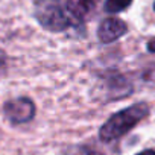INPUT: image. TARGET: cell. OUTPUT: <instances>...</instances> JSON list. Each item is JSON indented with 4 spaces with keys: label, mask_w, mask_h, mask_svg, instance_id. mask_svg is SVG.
Returning a JSON list of instances; mask_svg holds the SVG:
<instances>
[{
    "label": "cell",
    "mask_w": 155,
    "mask_h": 155,
    "mask_svg": "<svg viewBox=\"0 0 155 155\" xmlns=\"http://www.w3.org/2000/svg\"><path fill=\"white\" fill-rule=\"evenodd\" d=\"M3 116L12 125H23L35 117V104L29 97H15L3 104Z\"/></svg>",
    "instance_id": "3957f363"
},
{
    "label": "cell",
    "mask_w": 155,
    "mask_h": 155,
    "mask_svg": "<svg viewBox=\"0 0 155 155\" xmlns=\"http://www.w3.org/2000/svg\"><path fill=\"white\" fill-rule=\"evenodd\" d=\"M101 0H67L65 8L74 23H85L94 15Z\"/></svg>",
    "instance_id": "277c9868"
},
{
    "label": "cell",
    "mask_w": 155,
    "mask_h": 155,
    "mask_svg": "<svg viewBox=\"0 0 155 155\" xmlns=\"http://www.w3.org/2000/svg\"><path fill=\"white\" fill-rule=\"evenodd\" d=\"M70 155H97V153H96V150H93L87 146H78V147L71 149Z\"/></svg>",
    "instance_id": "52a82bcc"
},
{
    "label": "cell",
    "mask_w": 155,
    "mask_h": 155,
    "mask_svg": "<svg viewBox=\"0 0 155 155\" xmlns=\"http://www.w3.org/2000/svg\"><path fill=\"white\" fill-rule=\"evenodd\" d=\"M153 11H155V3H153Z\"/></svg>",
    "instance_id": "7c38bea8"
},
{
    "label": "cell",
    "mask_w": 155,
    "mask_h": 155,
    "mask_svg": "<svg viewBox=\"0 0 155 155\" xmlns=\"http://www.w3.org/2000/svg\"><path fill=\"white\" fill-rule=\"evenodd\" d=\"M131 3H132V0H105L104 9H105V12L117 14V12L125 11Z\"/></svg>",
    "instance_id": "8992f818"
},
{
    "label": "cell",
    "mask_w": 155,
    "mask_h": 155,
    "mask_svg": "<svg viewBox=\"0 0 155 155\" xmlns=\"http://www.w3.org/2000/svg\"><path fill=\"white\" fill-rule=\"evenodd\" d=\"M6 65V53L0 49V70H3Z\"/></svg>",
    "instance_id": "9c48e42d"
},
{
    "label": "cell",
    "mask_w": 155,
    "mask_h": 155,
    "mask_svg": "<svg viewBox=\"0 0 155 155\" xmlns=\"http://www.w3.org/2000/svg\"><path fill=\"white\" fill-rule=\"evenodd\" d=\"M126 32H128V25L123 20L114 18V17L104 20L97 28V37H99L101 43H104V44H110V43L117 41Z\"/></svg>",
    "instance_id": "5b68a950"
},
{
    "label": "cell",
    "mask_w": 155,
    "mask_h": 155,
    "mask_svg": "<svg viewBox=\"0 0 155 155\" xmlns=\"http://www.w3.org/2000/svg\"><path fill=\"white\" fill-rule=\"evenodd\" d=\"M149 105L146 102H137L131 107L114 113L99 129V138L104 143H113L126 135L143 119L149 116Z\"/></svg>",
    "instance_id": "6da1fadb"
},
{
    "label": "cell",
    "mask_w": 155,
    "mask_h": 155,
    "mask_svg": "<svg viewBox=\"0 0 155 155\" xmlns=\"http://www.w3.org/2000/svg\"><path fill=\"white\" fill-rule=\"evenodd\" d=\"M137 155H155V150H153V149H146V150L138 152Z\"/></svg>",
    "instance_id": "8fae6325"
},
{
    "label": "cell",
    "mask_w": 155,
    "mask_h": 155,
    "mask_svg": "<svg viewBox=\"0 0 155 155\" xmlns=\"http://www.w3.org/2000/svg\"><path fill=\"white\" fill-rule=\"evenodd\" d=\"M146 47H147V50H149L150 53H155V37H153V38H150V40L147 41Z\"/></svg>",
    "instance_id": "30bf717a"
},
{
    "label": "cell",
    "mask_w": 155,
    "mask_h": 155,
    "mask_svg": "<svg viewBox=\"0 0 155 155\" xmlns=\"http://www.w3.org/2000/svg\"><path fill=\"white\" fill-rule=\"evenodd\" d=\"M34 17L46 31L50 32H62L74 25L67 8L59 0H35Z\"/></svg>",
    "instance_id": "7a4b0ae2"
},
{
    "label": "cell",
    "mask_w": 155,
    "mask_h": 155,
    "mask_svg": "<svg viewBox=\"0 0 155 155\" xmlns=\"http://www.w3.org/2000/svg\"><path fill=\"white\" fill-rule=\"evenodd\" d=\"M143 78L147 81V82H153L155 84V65H152L150 68H147L143 74Z\"/></svg>",
    "instance_id": "ba28073f"
}]
</instances>
